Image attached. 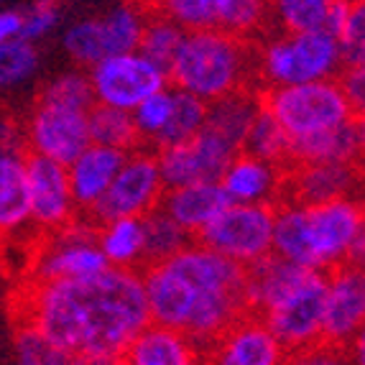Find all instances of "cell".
<instances>
[{"label": "cell", "instance_id": "5bb4252c", "mask_svg": "<svg viewBox=\"0 0 365 365\" xmlns=\"http://www.w3.org/2000/svg\"><path fill=\"white\" fill-rule=\"evenodd\" d=\"M26 184H29V220L38 230L54 232L77 217L64 164H56L36 153H26Z\"/></svg>", "mask_w": 365, "mask_h": 365}, {"label": "cell", "instance_id": "44dd1931", "mask_svg": "<svg viewBox=\"0 0 365 365\" xmlns=\"http://www.w3.org/2000/svg\"><path fill=\"white\" fill-rule=\"evenodd\" d=\"M363 120H360V115H355L337 128L289 140L287 164H329V161L358 164V156L363 153Z\"/></svg>", "mask_w": 365, "mask_h": 365}, {"label": "cell", "instance_id": "8992f818", "mask_svg": "<svg viewBox=\"0 0 365 365\" xmlns=\"http://www.w3.org/2000/svg\"><path fill=\"white\" fill-rule=\"evenodd\" d=\"M271 235H274V205L230 202L195 240L245 268L271 253Z\"/></svg>", "mask_w": 365, "mask_h": 365}, {"label": "cell", "instance_id": "8d00e7d4", "mask_svg": "<svg viewBox=\"0 0 365 365\" xmlns=\"http://www.w3.org/2000/svg\"><path fill=\"white\" fill-rule=\"evenodd\" d=\"M16 365H72V355L46 340L31 324H21L16 335Z\"/></svg>", "mask_w": 365, "mask_h": 365}, {"label": "cell", "instance_id": "83f0119b", "mask_svg": "<svg viewBox=\"0 0 365 365\" xmlns=\"http://www.w3.org/2000/svg\"><path fill=\"white\" fill-rule=\"evenodd\" d=\"M192 237L182 230L166 212L151 210L143 215V268L161 263L184 248Z\"/></svg>", "mask_w": 365, "mask_h": 365}, {"label": "cell", "instance_id": "f6af8a7d", "mask_svg": "<svg viewBox=\"0 0 365 365\" xmlns=\"http://www.w3.org/2000/svg\"><path fill=\"white\" fill-rule=\"evenodd\" d=\"M19 34H21V13L0 11V43L19 38Z\"/></svg>", "mask_w": 365, "mask_h": 365}, {"label": "cell", "instance_id": "7402d4cb", "mask_svg": "<svg viewBox=\"0 0 365 365\" xmlns=\"http://www.w3.org/2000/svg\"><path fill=\"white\" fill-rule=\"evenodd\" d=\"M205 353L179 329L148 322L123 350L120 365H200Z\"/></svg>", "mask_w": 365, "mask_h": 365}, {"label": "cell", "instance_id": "ab89813d", "mask_svg": "<svg viewBox=\"0 0 365 365\" xmlns=\"http://www.w3.org/2000/svg\"><path fill=\"white\" fill-rule=\"evenodd\" d=\"M41 100H49L56 105H67V108L90 110L95 105L90 90V79L82 72H64L56 79H51L49 87L43 90Z\"/></svg>", "mask_w": 365, "mask_h": 365}, {"label": "cell", "instance_id": "e0dca14e", "mask_svg": "<svg viewBox=\"0 0 365 365\" xmlns=\"http://www.w3.org/2000/svg\"><path fill=\"white\" fill-rule=\"evenodd\" d=\"M358 184V164H294L284 179V197L299 205H319V202L350 197Z\"/></svg>", "mask_w": 365, "mask_h": 365}, {"label": "cell", "instance_id": "30bf717a", "mask_svg": "<svg viewBox=\"0 0 365 365\" xmlns=\"http://www.w3.org/2000/svg\"><path fill=\"white\" fill-rule=\"evenodd\" d=\"M324 289H327V274L309 271L294 292H289L279 304L261 314L289 355L322 342Z\"/></svg>", "mask_w": 365, "mask_h": 365}, {"label": "cell", "instance_id": "9a60e30c", "mask_svg": "<svg viewBox=\"0 0 365 365\" xmlns=\"http://www.w3.org/2000/svg\"><path fill=\"white\" fill-rule=\"evenodd\" d=\"M202 353L207 365H287L289 360L287 347L253 312H243Z\"/></svg>", "mask_w": 365, "mask_h": 365}, {"label": "cell", "instance_id": "277c9868", "mask_svg": "<svg viewBox=\"0 0 365 365\" xmlns=\"http://www.w3.org/2000/svg\"><path fill=\"white\" fill-rule=\"evenodd\" d=\"M261 105L276 118L289 140L337 128L345 120L358 115L342 95L337 79L268 87L261 92Z\"/></svg>", "mask_w": 365, "mask_h": 365}, {"label": "cell", "instance_id": "4fadbf2b", "mask_svg": "<svg viewBox=\"0 0 365 365\" xmlns=\"http://www.w3.org/2000/svg\"><path fill=\"white\" fill-rule=\"evenodd\" d=\"M365 276L360 266H337L327 271L322 309V342L345 347L363 332Z\"/></svg>", "mask_w": 365, "mask_h": 365}, {"label": "cell", "instance_id": "6da1fadb", "mask_svg": "<svg viewBox=\"0 0 365 365\" xmlns=\"http://www.w3.org/2000/svg\"><path fill=\"white\" fill-rule=\"evenodd\" d=\"M21 317L72 358L118 363L128 342L151 322L143 279L130 268H108L87 279L31 281Z\"/></svg>", "mask_w": 365, "mask_h": 365}, {"label": "cell", "instance_id": "74e56055", "mask_svg": "<svg viewBox=\"0 0 365 365\" xmlns=\"http://www.w3.org/2000/svg\"><path fill=\"white\" fill-rule=\"evenodd\" d=\"M342 67H365V8L363 0H355L345 24L335 34Z\"/></svg>", "mask_w": 365, "mask_h": 365}, {"label": "cell", "instance_id": "d6a6232c", "mask_svg": "<svg viewBox=\"0 0 365 365\" xmlns=\"http://www.w3.org/2000/svg\"><path fill=\"white\" fill-rule=\"evenodd\" d=\"M268 19V0H217L215 29L250 41L253 34L263 31Z\"/></svg>", "mask_w": 365, "mask_h": 365}, {"label": "cell", "instance_id": "b9f144b4", "mask_svg": "<svg viewBox=\"0 0 365 365\" xmlns=\"http://www.w3.org/2000/svg\"><path fill=\"white\" fill-rule=\"evenodd\" d=\"M287 365H350L345 355V347L327 345V342H317V345L292 353Z\"/></svg>", "mask_w": 365, "mask_h": 365}, {"label": "cell", "instance_id": "f1b7e54d", "mask_svg": "<svg viewBox=\"0 0 365 365\" xmlns=\"http://www.w3.org/2000/svg\"><path fill=\"white\" fill-rule=\"evenodd\" d=\"M240 151L287 169L289 135L284 133V128H281L279 123H276V118L271 115L263 105H261V110H258V115L253 118V123H250V128H248V133H245L243 148H240Z\"/></svg>", "mask_w": 365, "mask_h": 365}, {"label": "cell", "instance_id": "d4e9b609", "mask_svg": "<svg viewBox=\"0 0 365 365\" xmlns=\"http://www.w3.org/2000/svg\"><path fill=\"white\" fill-rule=\"evenodd\" d=\"M95 237L110 268H143V217H115L100 222Z\"/></svg>", "mask_w": 365, "mask_h": 365}, {"label": "cell", "instance_id": "d6986e66", "mask_svg": "<svg viewBox=\"0 0 365 365\" xmlns=\"http://www.w3.org/2000/svg\"><path fill=\"white\" fill-rule=\"evenodd\" d=\"M230 205L220 182H195L164 189L158 210L169 215L192 240Z\"/></svg>", "mask_w": 365, "mask_h": 365}, {"label": "cell", "instance_id": "7a4b0ae2", "mask_svg": "<svg viewBox=\"0 0 365 365\" xmlns=\"http://www.w3.org/2000/svg\"><path fill=\"white\" fill-rule=\"evenodd\" d=\"M248 43V38H237L220 29L187 31L166 79L171 87L195 95L202 103L253 87L250 82L258 79L256 49Z\"/></svg>", "mask_w": 365, "mask_h": 365}, {"label": "cell", "instance_id": "3957f363", "mask_svg": "<svg viewBox=\"0 0 365 365\" xmlns=\"http://www.w3.org/2000/svg\"><path fill=\"white\" fill-rule=\"evenodd\" d=\"M342 69L340 49L324 29L304 34H279L256 51V77L268 87L307 85L335 79Z\"/></svg>", "mask_w": 365, "mask_h": 365}, {"label": "cell", "instance_id": "5b68a950", "mask_svg": "<svg viewBox=\"0 0 365 365\" xmlns=\"http://www.w3.org/2000/svg\"><path fill=\"white\" fill-rule=\"evenodd\" d=\"M304 235L314 271H332L350 263L353 248L365 235L363 207L353 197L304 205Z\"/></svg>", "mask_w": 365, "mask_h": 365}, {"label": "cell", "instance_id": "cb8c5ba5", "mask_svg": "<svg viewBox=\"0 0 365 365\" xmlns=\"http://www.w3.org/2000/svg\"><path fill=\"white\" fill-rule=\"evenodd\" d=\"M29 184H26V153L0 156V232L11 235L29 225Z\"/></svg>", "mask_w": 365, "mask_h": 365}, {"label": "cell", "instance_id": "ba28073f", "mask_svg": "<svg viewBox=\"0 0 365 365\" xmlns=\"http://www.w3.org/2000/svg\"><path fill=\"white\" fill-rule=\"evenodd\" d=\"M161 195H164V182L158 174L156 151L138 146L125 153L108 192L85 217H90L95 225L115 217H143L158 207Z\"/></svg>", "mask_w": 365, "mask_h": 365}, {"label": "cell", "instance_id": "836d02e7", "mask_svg": "<svg viewBox=\"0 0 365 365\" xmlns=\"http://www.w3.org/2000/svg\"><path fill=\"white\" fill-rule=\"evenodd\" d=\"M171 110H174V87L166 85L161 90H156L153 95H148L140 105H135L130 110V118H133L135 133H138V143H148V146H156L158 135L164 133L166 123L171 118Z\"/></svg>", "mask_w": 365, "mask_h": 365}, {"label": "cell", "instance_id": "4316f807", "mask_svg": "<svg viewBox=\"0 0 365 365\" xmlns=\"http://www.w3.org/2000/svg\"><path fill=\"white\" fill-rule=\"evenodd\" d=\"M87 130H90V143H98V146L118 148L125 153L140 146L133 118L125 110L92 105L87 113Z\"/></svg>", "mask_w": 365, "mask_h": 365}, {"label": "cell", "instance_id": "ac0fdd59", "mask_svg": "<svg viewBox=\"0 0 365 365\" xmlns=\"http://www.w3.org/2000/svg\"><path fill=\"white\" fill-rule=\"evenodd\" d=\"M123 158H125V151L90 143L74 161H69L67 179H69V192H72L77 215L85 217L103 200L110 182L115 179L118 169H120Z\"/></svg>", "mask_w": 365, "mask_h": 365}, {"label": "cell", "instance_id": "9c48e42d", "mask_svg": "<svg viewBox=\"0 0 365 365\" xmlns=\"http://www.w3.org/2000/svg\"><path fill=\"white\" fill-rule=\"evenodd\" d=\"M87 79H90L95 105L118 108L125 113L143 103L148 95L169 85L164 69H158L138 51L105 56L98 64H92Z\"/></svg>", "mask_w": 365, "mask_h": 365}, {"label": "cell", "instance_id": "4dcf8cb0", "mask_svg": "<svg viewBox=\"0 0 365 365\" xmlns=\"http://www.w3.org/2000/svg\"><path fill=\"white\" fill-rule=\"evenodd\" d=\"M335 0H268V16L281 34H304L324 29Z\"/></svg>", "mask_w": 365, "mask_h": 365}, {"label": "cell", "instance_id": "60d3db41", "mask_svg": "<svg viewBox=\"0 0 365 365\" xmlns=\"http://www.w3.org/2000/svg\"><path fill=\"white\" fill-rule=\"evenodd\" d=\"M59 24V3L56 0H36L26 13H21V34L24 41H38Z\"/></svg>", "mask_w": 365, "mask_h": 365}, {"label": "cell", "instance_id": "7c38bea8", "mask_svg": "<svg viewBox=\"0 0 365 365\" xmlns=\"http://www.w3.org/2000/svg\"><path fill=\"white\" fill-rule=\"evenodd\" d=\"M235 153L230 143L202 128L184 143L158 148L156 164L164 189H174L195 182H217Z\"/></svg>", "mask_w": 365, "mask_h": 365}, {"label": "cell", "instance_id": "f546056e", "mask_svg": "<svg viewBox=\"0 0 365 365\" xmlns=\"http://www.w3.org/2000/svg\"><path fill=\"white\" fill-rule=\"evenodd\" d=\"M184 34H187V31L179 29L174 21L164 19V16H158V13H148L146 24H143V34H140L138 49L135 51L146 56L158 69L169 72Z\"/></svg>", "mask_w": 365, "mask_h": 365}, {"label": "cell", "instance_id": "ffe728a7", "mask_svg": "<svg viewBox=\"0 0 365 365\" xmlns=\"http://www.w3.org/2000/svg\"><path fill=\"white\" fill-rule=\"evenodd\" d=\"M307 274H309V268L297 266V263L276 256V253H268L261 261L245 266V309L253 312V314H266L289 292H294Z\"/></svg>", "mask_w": 365, "mask_h": 365}, {"label": "cell", "instance_id": "ee69618b", "mask_svg": "<svg viewBox=\"0 0 365 365\" xmlns=\"http://www.w3.org/2000/svg\"><path fill=\"white\" fill-rule=\"evenodd\" d=\"M16 151H24V133H21V128L16 123L0 118V156Z\"/></svg>", "mask_w": 365, "mask_h": 365}, {"label": "cell", "instance_id": "bcb514c9", "mask_svg": "<svg viewBox=\"0 0 365 365\" xmlns=\"http://www.w3.org/2000/svg\"><path fill=\"white\" fill-rule=\"evenodd\" d=\"M0 3H3V0H0Z\"/></svg>", "mask_w": 365, "mask_h": 365}, {"label": "cell", "instance_id": "52a82bcc", "mask_svg": "<svg viewBox=\"0 0 365 365\" xmlns=\"http://www.w3.org/2000/svg\"><path fill=\"white\" fill-rule=\"evenodd\" d=\"M98 225L90 217H77L69 225L49 232L31 263V281H67L108 271L103 250L98 248Z\"/></svg>", "mask_w": 365, "mask_h": 365}, {"label": "cell", "instance_id": "1f68e13d", "mask_svg": "<svg viewBox=\"0 0 365 365\" xmlns=\"http://www.w3.org/2000/svg\"><path fill=\"white\" fill-rule=\"evenodd\" d=\"M205 115H207V103H202L195 95L174 87V110H171L169 123H166L164 133L158 135L153 151L195 138L202 130V125H205Z\"/></svg>", "mask_w": 365, "mask_h": 365}, {"label": "cell", "instance_id": "e575fe53", "mask_svg": "<svg viewBox=\"0 0 365 365\" xmlns=\"http://www.w3.org/2000/svg\"><path fill=\"white\" fill-rule=\"evenodd\" d=\"M143 8L174 21L184 31L215 29L217 19V0H143Z\"/></svg>", "mask_w": 365, "mask_h": 365}, {"label": "cell", "instance_id": "7bdbcfd3", "mask_svg": "<svg viewBox=\"0 0 365 365\" xmlns=\"http://www.w3.org/2000/svg\"><path fill=\"white\" fill-rule=\"evenodd\" d=\"M335 79L337 85H340L342 95H345V100L350 103V108L360 115L365 105V67H342L340 77Z\"/></svg>", "mask_w": 365, "mask_h": 365}, {"label": "cell", "instance_id": "484cf974", "mask_svg": "<svg viewBox=\"0 0 365 365\" xmlns=\"http://www.w3.org/2000/svg\"><path fill=\"white\" fill-rule=\"evenodd\" d=\"M146 16L148 11L143 8V3H123L115 11H110L105 19H98L105 56L125 54V51L138 49Z\"/></svg>", "mask_w": 365, "mask_h": 365}, {"label": "cell", "instance_id": "d590c367", "mask_svg": "<svg viewBox=\"0 0 365 365\" xmlns=\"http://www.w3.org/2000/svg\"><path fill=\"white\" fill-rule=\"evenodd\" d=\"M38 54L36 46L24 38L0 43V90L16 87L36 72Z\"/></svg>", "mask_w": 365, "mask_h": 365}, {"label": "cell", "instance_id": "603a6c76", "mask_svg": "<svg viewBox=\"0 0 365 365\" xmlns=\"http://www.w3.org/2000/svg\"><path fill=\"white\" fill-rule=\"evenodd\" d=\"M258 110H261V90L245 87V90L230 92L225 98L207 103V115H205L202 128L230 143L235 151H240Z\"/></svg>", "mask_w": 365, "mask_h": 365}, {"label": "cell", "instance_id": "2e32d148", "mask_svg": "<svg viewBox=\"0 0 365 365\" xmlns=\"http://www.w3.org/2000/svg\"><path fill=\"white\" fill-rule=\"evenodd\" d=\"M284 166L237 151L217 182L235 205H276L284 197Z\"/></svg>", "mask_w": 365, "mask_h": 365}, {"label": "cell", "instance_id": "8fae6325", "mask_svg": "<svg viewBox=\"0 0 365 365\" xmlns=\"http://www.w3.org/2000/svg\"><path fill=\"white\" fill-rule=\"evenodd\" d=\"M87 113L90 110L38 100L24 133V143L29 146V153H36V156L51 158L56 164L67 166L90 146Z\"/></svg>", "mask_w": 365, "mask_h": 365}, {"label": "cell", "instance_id": "f35d334b", "mask_svg": "<svg viewBox=\"0 0 365 365\" xmlns=\"http://www.w3.org/2000/svg\"><path fill=\"white\" fill-rule=\"evenodd\" d=\"M64 49L77 64L92 67L100 59H105V46H103V34H100L98 19L79 21V24L69 26L64 34Z\"/></svg>", "mask_w": 365, "mask_h": 365}]
</instances>
